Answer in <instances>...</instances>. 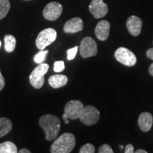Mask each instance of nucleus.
<instances>
[{
    "label": "nucleus",
    "mask_w": 153,
    "mask_h": 153,
    "mask_svg": "<svg viewBox=\"0 0 153 153\" xmlns=\"http://www.w3.org/2000/svg\"><path fill=\"white\" fill-rule=\"evenodd\" d=\"M38 123L45 132V139L48 141L56 139L61 128L60 118L54 115L45 114L40 118Z\"/></svg>",
    "instance_id": "obj_1"
},
{
    "label": "nucleus",
    "mask_w": 153,
    "mask_h": 153,
    "mask_svg": "<svg viewBox=\"0 0 153 153\" xmlns=\"http://www.w3.org/2000/svg\"><path fill=\"white\" fill-rule=\"evenodd\" d=\"M76 145L75 137L73 134L65 133L55 140L51 145V152L52 153H70Z\"/></svg>",
    "instance_id": "obj_2"
},
{
    "label": "nucleus",
    "mask_w": 153,
    "mask_h": 153,
    "mask_svg": "<svg viewBox=\"0 0 153 153\" xmlns=\"http://www.w3.org/2000/svg\"><path fill=\"white\" fill-rule=\"evenodd\" d=\"M36 68L31 72L29 76V82L30 85L36 89H41L45 82V74L48 71L49 65L46 63L38 64Z\"/></svg>",
    "instance_id": "obj_3"
},
{
    "label": "nucleus",
    "mask_w": 153,
    "mask_h": 153,
    "mask_svg": "<svg viewBox=\"0 0 153 153\" xmlns=\"http://www.w3.org/2000/svg\"><path fill=\"white\" fill-rule=\"evenodd\" d=\"M57 38V32L54 28H48L41 30L36 38V45L39 50H44L52 44Z\"/></svg>",
    "instance_id": "obj_4"
},
{
    "label": "nucleus",
    "mask_w": 153,
    "mask_h": 153,
    "mask_svg": "<svg viewBox=\"0 0 153 153\" xmlns=\"http://www.w3.org/2000/svg\"><path fill=\"white\" fill-rule=\"evenodd\" d=\"M79 118L80 121L85 125L92 126L99 121L100 118V113L96 107L88 105L84 107Z\"/></svg>",
    "instance_id": "obj_5"
},
{
    "label": "nucleus",
    "mask_w": 153,
    "mask_h": 153,
    "mask_svg": "<svg viewBox=\"0 0 153 153\" xmlns=\"http://www.w3.org/2000/svg\"><path fill=\"white\" fill-rule=\"evenodd\" d=\"M114 57L118 62L127 67H133L137 62L135 54L126 48H118L114 53Z\"/></svg>",
    "instance_id": "obj_6"
},
{
    "label": "nucleus",
    "mask_w": 153,
    "mask_h": 153,
    "mask_svg": "<svg viewBox=\"0 0 153 153\" xmlns=\"http://www.w3.org/2000/svg\"><path fill=\"white\" fill-rule=\"evenodd\" d=\"M79 53L83 58L95 56L97 54V44L91 37H85L79 45Z\"/></svg>",
    "instance_id": "obj_7"
},
{
    "label": "nucleus",
    "mask_w": 153,
    "mask_h": 153,
    "mask_svg": "<svg viewBox=\"0 0 153 153\" xmlns=\"http://www.w3.org/2000/svg\"><path fill=\"white\" fill-rule=\"evenodd\" d=\"M63 7L61 4L52 1L45 6L43 11V17L46 20L55 21L62 14Z\"/></svg>",
    "instance_id": "obj_8"
},
{
    "label": "nucleus",
    "mask_w": 153,
    "mask_h": 153,
    "mask_svg": "<svg viewBox=\"0 0 153 153\" xmlns=\"http://www.w3.org/2000/svg\"><path fill=\"white\" fill-rule=\"evenodd\" d=\"M84 105L79 100H71L68 101L65 106V114L69 119L75 120L79 118L84 108Z\"/></svg>",
    "instance_id": "obj_9"
},
{
    "label": "nucleus",
    "mask_w": 153,
    "mask_h": 153,
    "mask_svg": "<svg viewBox=\"0 0 153 153\" xmlns=\"http://www.w3.org/2000/svg\"><path fill=\"white\" fill-rule=\"evenodd\" d=\"M89 10L95 19H101L107 14L108 9L104 0H92L89 6Z\"/></svg>",
    "instance_id": "obj_10"
},
{
    "label": "nucleus",
    "mask_w": 153,
    "mask_h": 153,
    "mask_svg": "<svg viewBox=\"0 0 153 153\" xmlns=\"http://www.w3.org/2000/svg\"><path fill=\"white\" fill-rule=\"evenodd\" d=\"M142 26V20L136 16H130L126 22V27L133 36H137L140 34Z\"/></svg>",
    "instance_id": "obj_11"
},
{
    "label": "nucleus",
    "mask_w": 153,
    "mask_h": 153,
    "mask_svg": "<svg viewBox=\"0 0 153 153\" xmlns=\"http://www.w3.org/2000/svg\"><path fill=\"white\" fill-rule=\"evenodd\" d=\"M84 28L83 21L79 17H74L65 23L63 30L67 33H74L81 31Z\"/></svg>",
    "instance_id": "obj_12"
},
{
    "label": "nucleus",
    "mask_w": 153,
    "mask_h": 153,
    "mask_svg": "<svg viewBox=\"0 0 153 153\" xmlns=\"http://www.w3.org/2000/svg\"><path fill=\"white\" fill-rule=\"evenodd\" d=\"M110 23L106 20L99 22L96 26L95 35L99 41H104L108 39L110 32Z\"/></svg>",
    "instance_id": "obj_13"
},
{
    "label": "nucleus",
    "mask_w": 153,
    "mask_h": 153,
    "mask_svg": "<svg viewBox=\"0 0 153 153\" xmlns=\"http://www.w3.org/2000/svg\"><path fill=\"white\" fill-rule=\"evenodd\" d=\"M153 124V116L149 112H143L138 118V125L143 132H148L152 128Z\"/></svg>",
    "instance_id": "obj_14"
},
{
    "label": "nucleus",
    "mask_w": 153,
    "mask_h": 153,
    "mask_svg": "<svg viewBox=\"0 0 153 153\" xmlns=\"http://www.w3.org/2000/svg\"><path fill=\"white\" fill-rule=\"evenodd\" d=\"M68 82V76L64 74H55V75L50 76L48 79L49 85L55 89L64 87L67 85Z\"/></svg>",
    "instance_id": "obj_15"
},
{
    "label": "nucleus",
    "mask_w": 153,
    "mask_h": 153,
    "mask_svg": "<svg viewBox=\"0 0 153 153\" xmlns=\"http://www.w3.org/2000/svg\"><path fill=\"white\" fill-rule=\"evenodd\" d=\"M12 128V122L8 118H0V138L7 135Z\"/></svg>",
    "instance_id": "obj_16"
},
{
    "label": "nucleus",
    "mask_w": 153,
    "mask_h": 153,
    "mask_svg": "<svg viewBox=\"0 0 153 153\" xmlns=\"http://www.w3.org/2000/svg\"><path fill=\"white\" fill-rule=\"evenodd\" d=\"M16 45V38L12 35H6L4 36V49L7 53H12L15 50Z\"/></svg>",
    "instance_id": "obj_17"
},
{
    "label": "nucleus",
    "mask_w": 153,
    "mask_h": 153,
    "mask_svg": "<svg viewBox=\"0 0 153 153\" xmlns=\"http://www.w3.org/2000/svg\"><path fill=\"white\" fill-rule=\"evenodd\" d=\"M16 145L11 141H6L0 144V153H17Z\"/></svg>",
    "instance_id": "obj_18"
},
{
    "label": "nucleus",
    "mask_w": 153,
    "mask_h": 153,
    "mask_svg": "<svg viewBox=\"0 0 153 153\" xmlns=\"http://www.w3.org/2000/svg\"><path fill=\"white\" fill-rule=\"evenodd\" d=\"M11 4L9 0H0V20L7 16Z\"/></svg>",
    "instance_id": "obj_19"
},
{
    "label": "nucleus",
    "mask_w": 153,
    "mask_h": 153,
    "mask_svg": "<svg viewBox=\"0 0 153 153\" xmlns=\"http://www.w3.org/2000/svg\"><path fill=\"white\" fill-rule=\"evenodd\" d=\"M48 53V50H46V51L41 50L40 52H38L37 54H36L35 56H34V62L37 63V64H41V63L43 62V61L45 60Z\"/></svg>",
    "instance_id": "obj_20"
},
{
    "label": "nucleus",
    "mask_w": 153,
    "mask_h": 153,
    "mask_svg": "<svg viewBox=\"0 0 153 153\" xmlns=\"http://www.w3.org/2000/svg\"><path fill=\"white\" fill-rule=\"evenodd\" d=\"M95 152L94 146L91 143H87L80 148L79 153H94Z\"/></svg>",
    "instance_id": "obj_21"
},
{
    "label": "nucleus",
    "mask_w": 153,
    "mask_h": 153,
    "mask_svg": "<svg viewBox=\"0 0 153 153\" xmlns=\"http://www.w3.org/2000/svg\"><path fill=\"white\" fill-rule=\"evenodd\" d=\"M78 48H79L78 46H75V47L72 48L68 50V51H67V54H68V60H73L74 57H75L76 53H77V51H78Z\"/></svg>",
    "instance_id": "obj_22"
},
{
    "label": "nucleus",
    "mask_w": 153,
    "mask_h": 153,
    "mask_svg": "<svg viewBox=\"0 0 153 153\" xmlns=\"http://www.w3.org/2000/svg\"><path fill=\"white\" fill-rule=\"evenodd\" d=\"M65 70V62L63 61H56L54 63V71L60 72Z\"/></svg>",
    "instance_id": "obj_23"
},
{
    "label": "nucleus",
    "mask_w": 153,
    "mask_h": 153,
    "mask_svg": "<svg viewBox=\"0 0 153 153\" xmlns=\"http://www.w3.org/2000/svg\"><path fill=\"white\" fill-rule=\"evenodd\" d=\"M98 152L99 153H113L114 151H113L112 148H111L110 145L104 144L102 145L101 146L99 147Z\"/></svg>",
    "instance_id": "obj_24"
},
{
    "label": "nucleus",
    "mask_w": 153,
    "mask_h": 153,
    "mask_svg": "<svg viewBox=\"0 0 153 153\" xmlns=\"http://www.w3.org/2000/svg\"><path fill=\"white\" fill-rule=\"evenodd\" d=\"M133 152H135V151H134V147L133 146V145L128 144L126 145L125 148V153H133Z\"/></svg>",
    "instance_id": "obj_25"
},
{
    "label": "nucleus",
    "mask_w": 153,
    "mask_h": 153,
    "mask_svg": "<svg viewBox=\"0 0 153 153\" xmlns=\"http://www.w3.org/2000/svg\"><path fill=\"white\" fill-rule=\"evenodd\" d=\"M5 86V81H4V78L2 74L1 73V71H0V91H1L4 89Z\"/></svg>",
    "instance_id": "obj_26"
},
{
    "label": "nucleus",
    "mask_w": 153,
    "mask_h": 153,
    "mask_svg": "<svg viewBox=\"0 0 153 153\" xmlns=\"http://www.w3.org/2000/svg\"><path fill=\"white\" fill-rule=\"evenodd\" d=\"M146 55L148 58H150L151 60H153V48H150L149 50H148V51H147L146 53Z\"/></svg>",
    "instance_id": "obj_27"
},
{
    "label": "nucleus",
    "mask_w": 153,
    "mask_h": 153,
    "mask_svg": "<svg viewBox=\"0 0 153 153\" xmlns=\"http://www.w3.org/2000/svg\"><path fill=\"white\" fill-rule=\"evenodd\" d=\"M18 152H19V153H30V151L29 150H28V149L22 148V149H21L19 151H18Z\"/></svg>",
    "instance_id": "obj_28"
},
{
    "label": "nucleus",
    "mask_w": 153,
    "mask_h": 153,
    "mask_svg": "<svg viewBox=\"0 0 153 153\" xmlns=\"http://www.w3.org/2000/svg\"><path fill=\"white\" fill-rule=\"evenodd\" d=\"M149 73H150V75L153 76V63L150 65V66L149 67Z\"/></svg>",
    "instance_id": "obj_29"
},
{
    "label": "nucleus",
    "mask_w": 153,
    "mask_h": 153,
    "mask_svg": "<svg viewBox=\"0 0 153 153\" xmlns=\"http://www.w3.org/2000/svg\"><path fill=\"white\" fill-rule=\"evenodd\" d=\"M135 153H147V151L145 150H142V149H139V150L135 151Z\"/></svg>",
    "instance_id": "obj_30"
},
{
    "label": "nucleus",
    "mask_w": 153,
    "mask_h": 153,
    "mask_svg": "<svg viewBox=\"0 0 153 153\" xmlns=\"http://www.w3.org/2000/svg\"><path fill=\"white\" fill-rule=\"evenodd\" d=\"M1 41H0V47H1Z\"/></svg>",
    "instance_id": "obj_31"
},
{
    "label": "nucleus",
    "mask_w": 153,
    "mask_h": 153,
    "mask_svg": "<svg viewBox=\"0 0 153 153\" xmlns=\"http://www.w3.org/2000/svg\"><path fill=\"white\" fill-rule=\"evenodd\" d=\"M25 1H30V0H25Z\"/></svg>",
    "instance_id": "obj_32"
}]
</instances>
